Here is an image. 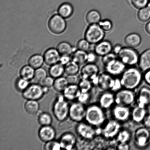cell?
<instances>
[{
    "instance_id": "4dcf8cb0",
    "label": "cell",
    "mask_w": 150,
    "mask_h": 150,
    "mask_svg": "<svg viewBox=\"0 0 150 150\" xmlns=\"http://www.w3.org/2000/svg\"><path fill=\"white\" fill-rule=\"evenodd\" d=\"M85 18L89 25L98 24L101 20V14L97 10H91L86 13Z\"/></svg>"
},
{
    "instance_id": "f1b7e54d",
    "label": "cell",
    "mask_w": 150,
    "mask_h": 150,
    "mask_svg": "<svg viewBox=\"0 0 150 150\" xmlns=\"http://www.w3.org/2000/svg\"><path fill=\"white\" fill-rule=\"evenodd\" d=\"M133 134L129 129L122 127L115 139L117 143H129L133 138Z\"/></svg>"
},
{
    "instance_id": "6da1fadb",
    "label": "cell",
    "mask_w": 150,
    "mask_h": 150,
    "mask_svg": "<svg viewBox=\"0 0 150 150\" xmlns=\"http://www.w3.org/2000/svg\"><path fill=\"white\" fill-rule=\"evenodd\" d=\"M143 74L136 66L126 67L120 77L123 88L136 91L144 81Z\"/></svg>"
},
{
    "instance_id": "f6af8a7d",
    "label": "cell",
    "mask_w": 150,
    "mask_h": 150,
    "mask_svg": "<svg viewBox=\"0 0 150 150\" xmlns=\"http://www.w3.org/2000/svg\"><path fill=\"white\" fill-rule=\"evenodd\" d=\"M91 44L85 39H80L76 45L77 49L88 52L90 49Z\"/></svg>"
},
{
    "instance_id": "7402d4cb",
    "label": "cell",
    "mask_w": 150,
    "mask_h": 150,
    "mask_svg": "<svg viewBox=\"0 0 150 150\" xmlns=\"http://www.w3.org/2000/svg\"><path fill=\"white\" fill-rule=\"evenodd\" d=\"M113 45L110 41L103 40L95 45L93 51L99 57L112 52Z\"/></svg>"
},
{
    "instance_id": "11a10c76",
    "label": "cell",
    "mask_w": 150,
    "mask_h": 150,
    "mask_svg": "<svg viewBox=\"0 0 150 150\" xmlns=\"http://www.w3.org/2000/svg\"><path fill=\"white\" fill-rule=\"evenodd\" d=\"M142 125L150 130V114L148 113L142 123Z\"/></svg>"
},
{
    "instance_id": "484cf974",
    "label": "cell",
    "mask_w": 150,
    "mask_h": 150,
    "mask_svg": "<svg viewBox=\"0 0 150 150\" xmlns=\"http://www.w3.org/2000/svg\"><path fill=\"white\" fill-rule=\"evenodd\" d=\"M124 42L126 46L136 48L142 44V38L137 33H130L125 37Z\"/></svg>"
},
{
    "instance_id": "7bdbcfd3",
    "label": "cell",
    "mask_w": 150,
    "mask_h": 150,
    "mask_svg": "<svg viewBox=\"0 0 150 150\" xmlns=\"http://www.w3.org/2000/svg\"><path fill=\"white\" fill-rule=\"evenodd\" d=\"M43 149L45 150H60L62 148L59 141L54 139L45 142L44 145Z\"/></svg>"
},
{
    "instance_id": "5bb4252c",
    "label": "cell",
    "mask_w": 150,
    "mask_h": 150,
    "mask_svg": "<svg viewBox=\"0 0 150 150\" xmlns=\"http://www.w3.org/2000/svg\"><path fill=\"white\" fill-rule=\"evenodd\" d=\"M48 28L52 33L59 35L63 33L67 27V23L65 20L59 14L52 16L48 22Z\"/></svg>"
},
{
    "instance_id": "9c48e42d",
    "label": "cell",
    "mask_w": 150,
    "mask_h": 150,
    "mask_svg": "<svg viewBox=\"0 0 150 150\" xmlns=\"http://www.w3.org/2000/svg\"><path fill=\"white\" fill-rule=\"evenodd\" d=\"M105 32L98 24L89 25L84 33V38L91 45H95L105 37Z\"/></svg>"
},
{
    "instance_id": "3957f363",
    "label": "cell",
    "mask_w": 150,
    "mask_h": 150,
    "mask_svg": "<svg viewBox=\"0 0 150 150\" xmlns=\"http://www.w3.org/2000/svg\"><path fill=\"white\" fill-rule=\"evenodd\" d=\"M70 105L64 96L60 95L56 98L52 106V113L58 121H65L69 117Z\"/></svg>"
},
{
    "instance_id": "ac0fdd59",
    "label": "cell",
    "mask_w": 150,
    "mask_h": 150,
    "mask_svg": "<svg viewBox=\"0 0 150 150\" xmlns=\"http://www.w3.org/2000/svg\"><path fill=\"white\" fill-rule=\"evenodd\" d=\"M127 67L118 58L104 67L105 71L114 77H120Z\"/></svg>"
},
{
    "instance_id": "30bf717a",
    "label": "cell",
    "mask_w": 150,
    "mask_h": 150,
    "mask_svg": "<svg viewBox=\"0 0 150 150\" xmlns=\"http://www.w3.org/2000/svg\"><path fill=\"white\" fill-rule=\"evenodd\" d=\"M131 107L115 104L110 110L111 118L114 119L122 124L130 120Z\"/></svg>"
},
{
    "instance_id": "8fae6325",
    "label": "cell",
    "mask_w": 150,
    "mask_h": 150,
    "mask_svg": "<svg viewBox=\"0 0 150 150\" xmlns=\"http://www.w3.org/2000/svg\"><path fill=\"white\" fill-rule=\"evenodd\" d=\"M45 93L44 87L40 84H31L22 92V96L26 100L39 101L43 98Z\"/></svg>"
},
{
    "instance_id": "e575fe53",
    "label": "cell",
    "mask_w": 150,
    "mask_h": 150,
    "mask_svg": "<svg viewBox=\"0 0 150 150\" xmlns=\"http://www.w3.org/2000/svg\"><path fill=\"white\" fill-rule=\"evenodd\" d=\"M45 62L43 56L39 54H34L31 56L28 61L29 65L35 70L42 67Z\"/></svg>"
},
{
    "instance_id": "ba28073f",
    "label": "cell",
    "mask_w": 150,
    "mask_h": 150,
    "mask_svg": "<svg viewBox=\"0 0 150 150\" xmlns=\"http://www.w3.org/2000/svg\"><path fill=\"white\" fill-rule=\"evenodd\" d=\"M76 133L82 140L91 141L100 134V128H96L85 121L77 123Z\"/></svg>"
},
{
    "instance_id": "8992f818",
    "label": "cell",
    "mask_w": 150,
    "mask_h": 150,
    "mask_svg": "<svg viewBox=\"0 0 150 150\" xmlns=\"http://www.w3.org/2000/svg\"><path fill=\"white\" fill-rule=\"evenodd\" d=\"M115 104L132 107L136 105V91L122 88L115 93Z\"/></svg>"
},
{
    "instance_id": "603a6c76",
    "label": "cell",
    "mask_w": 150,
    "mask_h": 150,
    "mask_svg": "<svg viewBox=\"0 0 150 150\" xmlns=\"http://www.w3.org/2000/svg\"><path fill=\"white\" fill-rule=\"evenodd\" d=\"M61 55L57 48H48L44 54L45 62L47 65L50 66L56 64L59 62Z\"/></svg>"
},
{
    "instance_id": "4fadbf2b",
    "label": "cell",
    "mask_w": 150,
    "mask_h": 150,
    "mask_svg": "<svg viewBox=\"0 0 150 150\" xmlns=\"http://www.w3.org/2000/svg\"><path fill=\"white\" fill-rule=\"evenodd\" d=\"M86 106L77 101L70 104L69 112L70 120L77 123L84 121Z\"/></svg>"
},
{
    "instance_id": "ffe728a7",
    "label": "cell",
    "mask_w": 150,
    "mask_h": 150,
    "mask_svg": "<svg viewBox=\"0 0 150 150\" xmlns=\"http://www.w3.org/2000/svg\"><path fill=\"white\" fill-rule=\"evenodd\" d=\"M148 113V108L135 105L131 108L130 120L136 124H142L144 118Z\"/></svg>"
},
{
    "instance_id": "60d3db41",
    "label": "cell",
    "mask_w": 150,
    "mask_h": 150,
    "mask_svg": "<svg viewBox=\"0 0 150 150\" xmlns=\"http://www.w3.org/2000/svg\"><path fill=\"white\" fill-rule=\"evenodd\" d=\"M38 122L42 126L51 125L53 119L50 114L47 112H42L38 117Z\"/></svg>"
},
{
    "instance_id": "2e32d148",
    "label": "cell",
    "mask_w": 150,
    "mask_h": 150,
    "mask_svg": "<svg viewBox=\"0 0 150 150\" xmlns=\"http://www.w3.org/2000/svg\"><path fill=\"white\" fill-rule=\"evenodd\" d=\"M97 103L105 111L110 110L115 104V93L110 91H101Z\"/></svg>"
},
{
    "instance_id": "f907efd6",
    "label": "cell",
    "mask_w": 150,
    "mask_h": 150,
    "mask_svg": "<svg viewBox=\"0 0 150 150\" xmlns=\"http://www.w3.org/2000/svg\"><path fill=\"white\" fill-rule=\"evenodd\" d=\"M55 79L51 76H47L42 82V86L50 88L53 86Z\"/></svg>"
},
{
    "instance_id": "d4e9b609",
    "label": "cell",
    "mask_w": 150,
    "mask_h": 150,
    "mask_svg": "<svg viewBox=\"0 0 150 150\" xmlns=\"http://www.w3.org/2000/svg\"><path fill=\"white\" fill-rule=\"evenodd\" d=\"M137 65L143 73L150 69V48L139 54Z\"/></svg>"
},
{
    "instance_id": "6f0895ef",
    "label": "cell",
    "mask_w": 150,
    "mask_h": 150,
    "mask_svg": "<svg viewBox=\"0 0 150 150\" xmlns=\"http://www.w3.org/2000/svg\"><path fill=\"white\" fill-rule=\"evenodd\" d=\"M123 47L120 44H116L115 45H114V46H113L112 52L117 55L121 51Z\"/></svg>"
},
{
    "instance_id": "ab89813d",
    "label": "cell",
    "mask_w": 150,
    "mask_h": 150,
    "mask_svg": "<svg viewBox=\"0 0 150 150\" xmlns=\"http://www.w3.org/2000/svg\"><path fill=\"white\" fill-rule=\"evenodd\" d=\"M47 76V73L45 69L41 67L35 70L34 76L33 79L35 83L41 84Z\"/></svg>"
},
{
    "instance_id": "681fc988",
    "label": "cell",
    "mask_w": 150,
    "mask_h": 150,
    "mask_svg": "<svg viewBox=\"0 0 150 150\" xmlns=\"http://www.w3.org/2000/svg\"><path fill=\"white\" fill-rule=\"evenodd\" d=\"M99 57L94 51H89L88 52L87 63L96 64Z\"/></svg>"
},
{
    "instance_id": "836d02e7",
    "label": "cell",
    "mask_w": 150,
    "mask_h": 150,
    "mask_svg": "<svg viewBox=\"0 0 150 150\" xmlns=\"http://www.w3.org/2000/svg\"><path fill=\"white\" fill-rule=\"evenodd\" d=\"M35 71V69L29 64L25 65L21 69L20 71V77L30 81L33 80Z\"/></svg>"
},
{
    "instance_id": "9a60e30c",
    "label": "cell",
    "mask_w": 150,
    "mask_h": 150,
    "mask_svg": "<svg viewBox=\"0 0 150 150\" xmlns=\"http://www.w3.org/2000/svg\"><path fill=\"white\" fill-rule=\"evenodd\" d=\"M136 105L148 108L150 106V87L141 85L136 91Z\"/></svg>"
},
{
    "instance_id": "7dc6e473",
    "label": "cell",
    "mask_w": 150,
    "mask_h": 150,
    "mask_svg": "<svg viewBox=\"0 0 150 150\" xmlns=\"http://www.w3.org/2000/svg\"><path fill=\"white\" fill-rule=\"evenodd\" d=\"M117 58V55L112 52L101 57V62L104 67H105L109 63Z\"/></svg>"
},
{
    "instance_id": "d6986e66",
    "label": "cell",
    "mask_w": 150,
    "mask_h": 150,
    "mask_svg": "<svg viewBox=\"0 0 150 150\" xmlns=\"http://www.w3.org/2000/svg\"><path fill=\"white\" fill-rule=\"evenodd\" d=\"M59 141L62 149L68 150L74 149L76 146L78 142L76 136L71 132H66L63 134Z\"/></svg>"
},
{
    "instance_id": "f35d334b",
    "label": "cell",
    "mask_w": 150,
    "mask_h": 150,
    "mask_svg": "<svg viewBox=\"0 0 150 150\" xmlns=\"http://www.w3.org/2000/svg\"><path fill=\"white\" fill-rule=\"evenodd\" d=\"M77 84L81 92H91L94 86L91 81L81 78Z\"/></svg>"
},
{
    "instance_id": "f5cc1de1",
    "label": "cell",
    "mask_w": 150,
    "mask_h": 150,
    "mask_svg": "<svg viewBox=\"0 0 150 150\" xmlns=\"http://www.w3.org/2000/svg\"><path fill=\"white\" fill-rule=\"evenodd\" d=\"M130 149L129 143H117L116 146V149L117 150H129Z\"/></svg>"
},
{
    "instance_id": "4316f807",
    "label": "cell",
    "mask_w": 150,
    "mask_h": 150,
    "mask_svg": "<svg viewBox=\"0 0 150 150\" xmlns=\"http://www.w3.org/2000/svg\"><path fill=\"white\" fill-rule=\"evenodd\" d=\"M40 104L38 101L27 100L24 105V109L26 114L30 116H35L40 110Z\"/></svg>"
},
{
    "instance_id": "74e56055",
    "label": "cell",
    "mask_w": 150,
    "mask_h": 150,
    "mask_svg": "<svg viewBox=\"0 0 150 150\" xmlns=\"http://www.w3.org/2000/svg\"><path fill=\"white\" fill-rule=\"evenodd\" d=\"M65 73L67 76L77 75L80 72V66L71 61L64 66Z\"/></svg>"
},
{
    "instance_id": "9f6ffc18",
    "label": "cell",
    "mask_w": 150,
    "mask_h": 150,
    "mask_svg": "<svg viewBox=\"0 0 150 150\" xmlns=\"http://www.w3.org/2000/svg\"><path fill=\"white\" fill-rule=\"evenodd\" d=\"M143 81L146 85L150 87V69L143 73Z\"/></svg>"
},
{
    "instance_id": "7a4b0ae2",
    "label": "cell",
    "mask_w": 150,
    "mask_h": 150,
    "mask_svg": "<svg viewBox=\"0 0 150 150\" xmlns=\"http://www.w3.org/2000/svg\"><path fill=\"white\" fill-rule=\"evenodd\" d=\"M106 111L97 103L86 106L84 121L96 128H100L107 120Z\"/></svg>"
},
{
    "instance_id": "cb8c5ba5",
    "label": "cell",
    "mask_w": 150,
    "mask_h": 150,
    "mask_svg": "<svg viewBox=\"0 0 150 150\" xmlns=\"http://www.w3.org/2000/svg\"><path fill=\"white\" fill-rule=\"evenodd\" d=\"M81 92L77 84H69L62 92L63 95L68 101H77Z\"/></svg>"
},
{
    "instance_id": "f546056e",
    "label": "cell",
    "mask_w": 150,
    "mask_h": 150,
    "mask_svg": "<svg viewBox=\"0 0 150 150\" xmlns=\"http://www.w3.org/2000/svg\"><path fill=\"white\" fill-rule=\"evenodd\" d=\"M58 12V14L64 18H68L72 15L74 8L72 4L69 3H63L59 7Z\"/></svg>"
},
{
    "instance_id": "e0dca14e",
    "label": "cell",
    "mask_w": 150,
    "mask_h": 150,
    "mask_svg": "<svg viewBox=\"0 0 150 150\" xmlns=\"http://www.w3.org/2000/svg\"><path fill=\"white\" fill-rule=\"evenodd\" d=\"M114 78L105 71L100 73L97 79L95 86L101 91H110L114 83Z\"/></svg>"
},
{
    "instance_id": "83f0119b",
    "label": "cell",
    "mask_w": 150,
    "mask_h": 150,
    "mask_svg": "<svg viewBox=\"0 0 150 150\" xmlns=\"http://www.w3.org/2000/svg\"><path fill=\"white\" fill-rule=\"evenodd\" d=\"M87 55L88 52L77 49L72 54L71 60L80 66L83 65L87 63Z\"/></svg>"
},
{
    "instance_id": "bcb514c9",
    "label": "cell",
    "mask_w": 150,
    "mask_h": 150,
    "mask_svg": "<svg viewBox=\"0 0 150 150\" xmlns=\"http://www.w3.org/2000/svg\"><path fill=\"white\" fill-rule=\"evenodd\" d=\"M132 6L138 10L147 6L149 0H130Z\"/></svg>"
},
{
    "instance_id": "816d5d0a",
    "label": "cell",
    "mask_w": 150,
    "mask_h": 150,
    "mask_svg": "<svg viewBox=\"0 0 150 150\" xmlns=\"http://www.w3.org/2000/svg\"><path fill=\"white\" fill-rule=\"evenodd\" d=\"M67 78L69 84H77L80 79L77 75H69Z\"/></svg>"
},
{
    "instance_id": "7c38bea8",
    "label": "cell",
    "mask_w": 150,
    "mask_h": 150,
    "mask_svg": "<svg viewBox=\"0 0 150 150\" xmlns=\"http://www.w3.org/2000/svg\"><path fill=\"white\" fill-rule=\"evenodd\" d=\"M100 73L99 67L96 64L88 63L84 64L79 72L80 78L91 81L94 86Z\"/></svg>"
},
{
    "instance_id": "1f68e13d",
    "label": "cell",
    "mask_w": 150,
    "mask_h": 150,
    "mask_svg": "<svg viewBox=\"0 0 150 150\" xmlns=\"http://www.w3.org/2000/svg\"><path fill=\"white\" fill-rule=\"evenodd\" d=\"M65 73L64 66L59 62L51 66L49 69L50 76L54 79L62 76Z\"/></svg>"
},
{
    "instance_id": "8d00e7d4",
    "label": "cell",
    "mask_w": 150,
    "mask_h": 150,
    "mask_svg": "<svg viewBox=\"0 0 150 150\" xmlns=\"http://www.w3.org/2000/svg\"><path fill=\"white\" fill-rule=\"evenodd\" d=\"M137 17L139 21L142 23H146L150 19V2L147 6L140 9L137 11Z\"/></svg>"
},
{
    "instance_id": "db71d44e",
    "label": "cell",
    "mask_w": 150,
    "mask_h": 150,
    "mask_svg": "<svg viewBox=\"0 0 150 150\" xmlns=\"http://www.w3.org/2000/svg\"><path fill=\"white\" fill-rule=\"evenodd\" d=\"M71 61V57L70 55H61L59 62L63 65L65 66Z\"/></svg>"
},
{
    "instance_id": "ee69618b",
    "label": "cell",
    "mask_w": 150,
    "mask_h": 150,
    "mask_svg": "<svg viewBox=\"0 0 150 150\" xmlns=\"http://www.w3.org/2000/svg\"><path fill=\"white\" fill-rule=\"evenodd\" d=\"M29 85V81L26 80L21 77L18 78L16 81V87L18 90L20 92H23Z\"/></svg>"
},
{
    "instance_id": "d590c367",
    "label": "cell",
    "mask_w": 150,
    "mask_h": 150,
    "mask_svg": "<svg viewBox=\"0 0 150 150\" xmlns=\"http://www.w3.org/2000/svg\"><path fill=\"white\" fill-rule=\"evenodd\" d=\"M69 85L67 77L62 76L55 79L53 87L57 92L62 93Z\"/></svg>"
},
{
    "instance_id": "5b68a950",
    "label": "cell",
    "mask_w": 150,
    "mask_h": 150,
    "mask_svg": "<svg viewBox=\"0 0 150 150\" xmlns=\"http://www.w3.org/2000/svg\"><path fill=\"white\" fill-rule=\"evenodd\" d=\"M122 124L114 119H107L100 129V134L107 140L115 139L117 134L122 129Z\"/></svg>"
},
{
    "instance_id": "91938a15",
    "label": "cell",
    "mask_w": 150,
    "mask_h": 150,
    "mask_svg": "<svg viewBox=\"0 0 150 150\" xmlns=\"http://www.w3.org/2000/svg\"><path fill=\"white\" fill-rule=\"evenodd\" d=\"M149 2H150V0H149Z\"/></svg>"
},
{
    "instance_id": "44dd1931",
    "label": "cell",
    "mask_w": 150,
    "mask_h": 150,
    "mask_svg": "<svg viewBox=\"0 0 150 150\" xmlns=\"http://www.w3.org/2000/svg\"><path fill=\"white\" fill-rule=\"evenodd\" d=\"M56 135V131L51 125L42 126L38 132L40 139L45 143L55 139Z\"/></svg>"
},
{
    "instance_id": "52a82bcc",
    "label": "cell",
    "mask_w": 150,
    "mask_h": 150,
    "mask_svg": "<svg viewBox=\"0 0 150 150\" xmlns=\"http://www.w3.org/2000/svg\"><path fill=\"white\" fill-rule=\"evenodd\" d=\"M139 54L136 48L127 46L123 47L117 55V58L127 67L137 65Z\"/></svg>"
},
{
    "instance_id": "b9f144b4",
    "label": "cell",
    "mask_w": 150,
    "mask_h": 150,
    "mask_svg": "<svg viewBox=\"0 0 150 150\" xmlns=\"http://www.w3.org/2000/svg\"><path fill=\"white\" fill-rule=\"evenodd\" d=\"M98 24L105 33H108L112 30L113 23L109 19H104L101 20Z\"/></svg>"
},
{
    "instance_id": "d6a6232c",
    "label": "cell",
    "mask_w": 150,
    "mask_h": 150,
    "mask_svg": "<svg viewBox=\"0 0 150 150\" xmlns=\"http://www.w3.org/2000/svg\"><path fill=\"white\" fill-rule=\"evenodd\" d=\"M57 48L61 55H71L76 50L71 44L67 42H59Z\"/></svg>"
},
{
    "instance_id": "680465c9",
    "label": "cell",
    "mask_w": 150,
    "mask_h": 150,
    "mask_svg": "<svg viewBox=\"0 0 150 150\" xmlns=\"http://www.w3.org/2000/svg\"><path fill=\"white\" fill-rule=\"evenodd\" d=\"M145 29L146 33L150 35V21L148 22L145 25Z\"/></svg>"
},
{
    "instance_id": "277c9868",
    "label": "cell",
    "mask_w": 150,
    "mask_h": 150,
    "mask_svg": "<svg viewBox=\"0 0 150 150\" xmlns=\"http://www.w3.org/2000/svg\"><path fill=\"white\" fill-rule=\"evenodd\" d=\"M150 130L141 126L137 128L133 134V145L136 149H146L150 144Z\"/></svg>"
},
{
    "instance_id": "c3c4849f",
    "label": "cell",
    "mask_w": 150,
    "mask_h": 150,
    "mask_svg": "<svg viewBox=\"0 0 150 150\" xmlns=\"http://www.w3.org/2000/svg\"><path fill=\"white\" fill-rule=\"evenodd\" d=\"M91 92H81L77 101L86 106L91 99Z\"/></svg>"
}]
</instances>
